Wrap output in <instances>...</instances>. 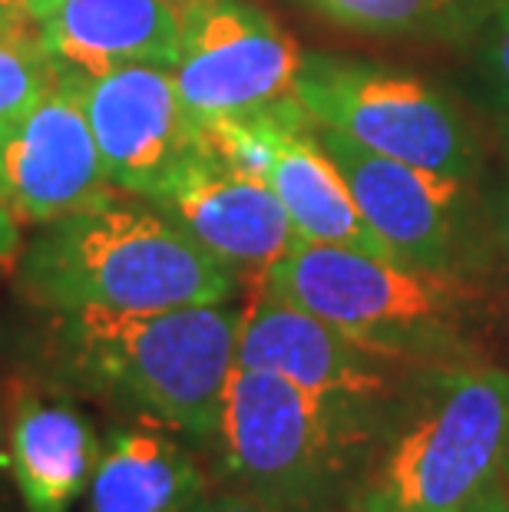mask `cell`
<instances>
[{"mask_svg": "<svg viewBox=\"0 0 509 512\" xmlns=\"http://www.w3.org/2000/svg\"><path fill=\"white\" fill-rule=\"evenodd\" d=\"M20 228L24 225L10 215L4 199H0V265H7V261H14L20 255Z\"/></svg>", "mask_w": 509, "mask_h": 512, "instance_id": "cell-22", "label": "cell"}, {"mask_svg": "<svg viewBox=\"0 0 509 512\" xmlns=\"http://www.w3.org/2000/svg\"><path fill=\"white\" fill-rule=\"evenodd\" d=\"M205 476L189 450L162 430L113 433L86 489V512H192Z\"/></svg>", "mask_w": 509, "mask_h": 512, "instance_id": "cell-16", "label": "cell"}, {"mask_svg": "<svg viewBox=\"0 0 509 512\" xmlns=\"http://www.w3.org/2000/svg\"><path fill=\"white\" fill-rule=\"evenodd\" d=\"M17 291L47 314H153L232 301L238 271L156 202L116 189L67 219L37 225L17 255Z\"/></svg>", "mask_w": 509, "mask_h": 512, "instance_id": "cell-1", "label": "cell"}, {"mask_svg": "<svg viewBox=\"0 0 509 512\" xmlns=\"http://www.w3.org/2000/svg\"><path fill=\"white\" fill-rule=\"evenodd\" d=\"M374 420L268 370L235 367L215 446L238 493L278 512H331L348 493L354 456Z\"/></svg>", "mask_w": 509, "mask_h": 512, "instance_id": "cell-4", "label": "cell"}, {"mask_svg": "<svg viewBox=\"0 0 509 512\" xmlns=\"http://www.w3.org/2000/svg\"><path fill=\"white\" fill-rule=\"evenodd\" d=\"M113 192L77 76L63 70L60 80L0 133V199L27 228L67 219Z\"/></svg>", "mask_w": 509, "mask_h": 512, "instance_id": "cell-9", "label": "cell"}, {"mask_svg": "<svg viewBox=\"0 0 509 512\" xmlns=\"http://www.w3.org/2000/svg\"><path fill=\"white\" fill-rule=\"evenodd\" d=\"M238 324L242 311L232 301L153 314H53L47 361L60 384L153 427L215 443Z\"/></svg>", "mask_w": 509, "mask_h": 512, "instance_id": "cell-2", "label": "cell"}, {"mask_svg": "<svg viewBox=\"0 0 509 512\" xmlns=\"http://www.w3.org/2000/svg\"><path fill=\"white\" fill-rule=\"evenodd\" d=\"M463 512H509V479H503L500 486H493L490 493H483Z\"/></svg>", "mask_w": 509, "mask_h": 512, "instance_id": "cell-23", "label": "cell"}, {"mask_svg": "<svg viewBox=\"0 0 509 512\" xmlns=\"http://www.w3.org/2000/svg\"><path fill=\"white\" fill-rule=\"evenodd\" d=\"M397 357L354 341L334 324L258 285L242 308L235 367L268 370L308 394L381 417Z\"/></svg>", "mask_w": 509, "mask_h": 512, "instance_id": "cell-11", "label": "cell"}, {"mask_svg": "<svg viewBox=\"0 0 509 512\" xmlns=\"http://www.w3.org/2000/svg\"><path fill=\"white\" fill-rule=\"evenodd\" d=\"M473 34V80L483 90L486 106L509 116V0H500Z\"/></svg>", "mask_w": 509, "mask_h": 512, "instance_id": "cell-19", "label": "cell"}, {"mask_svg": "<svg viewBox=\"0 0 509 512\" xmlns=\"http://www.w3.org/2000/svg\"><path fill=\"white\" fill-rule=\"evenodd\" d=\"M440 4L460 20L467 34H473V30L480 27V20L490 14V10L500 4V0H440Z\"/></svg>", "mask_w": 509, "mask_h": 512, "instance_id": "cell-21", "label": "cell"}, {"mask_svg": "<svg viewBox=\"0 0 509 512\" xmlns=\"http://www.w3.org/2000/svg\"><path fill=\"white\" fill-rule=\"evenodd\" d=\"M189 0H30V17L60 70L96 76L179 57Z\"/></svg>", "mask_w": 509, "mask_h": 512, "instance_id": "cell-13", "label": "cell"}, {"mask_svg": "<svg viewBox=\"0 0 509 512\" xmlns=\"http://www.w3.org/2000/svg\"><path fill=\"white\" fill-rule=\"evenodd\" d=\"M149 202L172 215L232 271L255 281H262L265 271L298 242L272 185L232 166L212 146L186 162Z\"/></svg>", "mask_w": 509, "mask_h": 512, "instance_id": "cell-12", "label": "cell"}, {"mask_svg": "<svg viewBox=\"0 0 509 512\" xmlns=\"http://www.w3.org/2000/svg\"><path fill=\"white\" fill-rule=\"evenodd\" d=\"M509 479V374H433L354 489L351 512H463Z\"/></svg>", "mask_w": 509, "mask_h": 512, "instance_id": "cell-3", "label": "cell"}, {"mask_svg": "<svg viewBox=\"0 0 509 512\" xmlns=\"http://www.w3.org/2000/svg\"><path fill=\"white\" fill-rule=\"evenodd\" d=\"M103 443L70 400L20 390L7 430V470L27 512H70L86 496Z\"/></svg>", "mask_w": 509, "mask_h": 512, "instance_id": "cell-15", "label": "cell"}, {"mask_svg": "<svg viewBox=\"0 0 509 512\" xmlns=\"http://www.w3.org/2000/svg\"><path fill=\"white\" fill-rule=\"evenodd\" d=\"M192 512H278V509L258 503V499L238 493V489H225V493H215V496L205 493Z\"/></svg>", "mask_w": 509, "mask_h": 512, "instance_id": "cell-20", "label": "cell"}, {"mask_svg": "<svg viewBox=\"0 0 509 512\" xmlns=\"http://www.w3.org/2000/svg\"><path fill=\"white\" fill-rule=\"evenodd\" d=\"M314 133L341 169L361 219L394 261L420 271L457 275L467 179L381 156L341 136L338 129L314 123Z\"/></svg>", "mask_w": 509, "mask_h": 512, "instance_id": "cell-10", "label": "cell"}, {"mask_svg": "<svg viewBox=\"0 0 509 512\" xmlns=\"http://www.w3.org/2000/svg\"><path fill=\"white\" fill-rule=\"evenodd\" d=\"M77 86L106 179L119 192L156 199L162 185L209 146L169 67L133 63L77 76Z\"/></svg>", "mask_w": 509, "mask_h": 512, "instance_id": "cell-8", "label": "cell"}, {"mask_svg": "<svg viewBox=\"0 0 509 512\" xmlns=\"http://www.w3.org/2000/svg\"><path fill=\"white\" fill-rule=\"evenodd\" d=\"M0 470H7V443H4V410H0Z\"/></svg>", "mask_w": 509, "mask_h": 512, "instance_id": "cell-26", "label": "cell"}, {"mask_svg": "<svg viewBox=\"0 0 509 512\" xmlns=\"http://www.w3.org/2000/svg\"><path fill=\"white\" fill-rule=\"evenodd\" d=\"M496 242H500V248L509 258V172H506L500 202H496Z\"/></svg>", "mask_w": 509, "mask_h": 512, "instance_id": "cell-24", "label": "cell"}, {"mask_svg": "<svg viewBox=\"0 0 509 512\" xmlns=\"http://www.w3.org/2000/svg\"><path fill=\"white\" fill-rule=\"evenodd\" d=\"M265 126V172L278 202L285 205L298 238L321 245H344L357 252L391 258L357 212V202L341 169L324 152L314 119L295 100L262 113Z\"/></svg>", "mask_w": 509, "mask_h": 512, "instance_id": "cell-14", "label": "cell"}, {"mask_svg": "<svg viewBox=\"0 0 509 512\" xmlns=\"http://www.w3.org/2000/svg\"><path fill=\"white\" fill-rule=\"evenodd\" d=\"M60 73L30 10L0 14V133L27 113L60 80Z\"/></svg>", "mask_w": 509, "mask_h": 512, "instance_id": "cell-17", "label": "cell"}, {"mask_svg": "<svg viewBox=\"0 0 509 512\" xmlns=\"http://www.w3.org/2000/svg\"><path fill=\"white\" fill-rule=\"evenodd\" d=\"M298 103L318 126L410 166L476 179L480 149L463 113L437 86L381 63L305 57Z\"/></svg>", "mask_w": 509, "mask_h": 512, "instance_id": "cell-6", "label": "cell"}, {"mask_svg": "<svg viewBox=\"0 0 509 512\" xmlns=\"http://www.w3.org/2000/svg\"><path fill=\"white\" fill-rule=\"evenodd\" d=\"M331 24L367 37H467L440 0H301Z\"/></svg>", "mask_w": 509, "mask_h": 512, "instance_id": "cell-18", "label": "cell"}, {"mask_svg": "<svg viewBox=\"0 0 509 512\" xmlns=\"http://www.w3.org/2000/svg\"><path fill=\"white\" fill-rule=\"evenodd\" d=\"M258 285L397 361L443 344L460 311L457 275L305 238Z\"/></svg>", "mask_w": 509, "mask_h": 512, "instance_id": "cell-5", "label": "cell"}, {"mask_svg": "<svg viewBox=\"0 0 509 512\" xmlns=\"http://www.w3.org/2000/svg\"><path fill=\"white\" fill-rule=\"evenodd\" d=\"M30 10V0H0V14H20Z\"/></svg>", "mask_w": 509, "mask_h": 512, "instance_id": "cell-25", "label": "cell"}, {"mask_svg": "<svg viewBox=\"0 0 509 512\" xmlns=\"http://www.w3.org/2000/svg\"><path fill=\"white\" fill-rule=\"evenodd\" d=\"M301 67V47L252 0L186 4L172 80L199 123L268 113L295 100Z\"/></svg>", "mask_w": 509, "mask_h": 512, "instance_id": "cell-7", "label": "cell"}]
</instances>
